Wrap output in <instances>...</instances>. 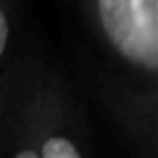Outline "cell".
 <instances>
[{
  "mask_svg": "<svg viewBox=\"0 0 158 158\" xmlns=\"http://www.w3.org/2000/svg\"><path fill=\"white\" fill-rule=\"evenodd\" d=\"M92 150L90 120L72 78L16 36L0 64V156L84 158Z\"/></svg>",
  "mask_w": 158,
  "mask_h": 158,
  "instance_id": "cell-1",
  "label": "cell"
},
{
  "mask_svg": "<svg viewBox=\"0 0 158 158\" xmlns=\"http://www.w3.org/2000/svg\"><path fill=\"white\" fill-rule=\"evenodd\" d=\"M24 4L26 0H0V64L20 34Z\"/></svg>",
  "mask_w": 158,
  "mask_h": 158,
  "instance_id": "cell-4",
  "label": "cell"
},
{
  "mask_svg": "<svg viewBox=\"0 0 158 158\" xmlns=\"http://www.w3.org/2000/svg\"><path fill=\"white\" fill-rule=\"evenodd\" d=\"M86 50L102 64L158 84V0H70Z\"/></svg>",
  "mask_w": 158,
  "mask_h": 158,
  "instance_id": "cell-2",
  "label": "cell"
},
{
  "mask_svg": "<svg viewBox=\"0 0 158 158\" xmlns=\"http://www.w3.org/2000/svg\"><path fill=\"white\" fill-rule=\"evenodd\" d=\"M82 82L110 118L120 138L142 158L158 156V84L114 70L78 48Z\"/></svg>",
  "mask_w": 158,
  "mask_h": 158,
  "instance_id": "cell-3",
  "label": "cell"
}]
</instances>
